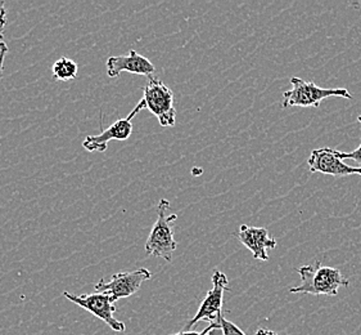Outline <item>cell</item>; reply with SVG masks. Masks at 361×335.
Wrapping results in <instances>:
<instances>
[{"label":"cell","instance_id":"obj_10","mask_svg":"<svg viewBox=\"0 0 361 335\" xmlns=\"http://www.w3.org/2000/svg\"><path fill=\"white\" fill-rule=\"evenodd\" d=\"M107 75L109 78H117L123 73L135 74L151 76L156 73V67L145 56L131 49L128 56H114L107 59Z\"/></svg>","mask_w":361,"mask_h":335},{"label":"cell","instance_id":"obj_1","mask_svg":"<svg viewBox=\"0 0 361 335\" xmlns=\"http://www.w3.org/2000/svg\"><path fill=\"white\" fill-rule=\"evenodd\" d=\"M297 272L301 276V285L289 289L293 294L334 297L338 294L340 288H347L350 285V281L340 271L323 266L320 261L302 266L297 269Z\"/></svg>","mask_w":361,"mask_h":335},{"label":"cell","instance_id":"obj_6","mask_svg":"<svg viewBox=\"0 0 361 335\" xmlns=\"http://www.w3.org/2000/svg\"><path fill=\"white\" fill-rule=\"evenodd\" d=\"M229 280L224 272L220 270L214 271L212 275V289H209L206 297L202 300L201 306L198 308L197 314L192 320H189L184 330L189 331V329L193 328L195 324L200 321L207 322H216L219 316L223 312V302H224V293L228 290Z\"/></svg>","mask_w":361,"mask_h":335},{"label":"cell","instance_id":"obj_18","mask_svg":"<svg viewBox=\"0 0 361 335\" xmlns=\"http://www.w3.org/2000/svg\"><path fill=\"white\" fill-rule=\"evenodd\" d=\"M255 335H278L276 333H274L273 330H269V329H259L257 331H256V334Z\"/></svg>","mask_w":361,"mask_h":335},{"label":"cell","instance_id":"obj_3","mask_svg":"<svg viewBox=\"0 0 361 335\" xmlns=\"http://www.w3.org/2000/svg\"><path fill=\"white\" fill-rule=\"evenodd\" d=\"M292 89L283 93V109L298 107H319L320 102L329 97H343L353 100V95L345 88H320L314 81H306L300 78H290Z\"/></svg>","mask_w":361,"mask_h":335},{"label":"cell","instance_id":"obj_15","mask_svg":"<svg viewBox=\"0 0 361 335\" xmlns=\"http://www.w3.org/2000/svg\"><path fill=\"white\" fill-rule=\"evenodd\" d=\"M7 26V11L6 3L0 0V45L4 44V29Z\"/></svg>","mask_w":361,"mask_h":335},{"label":"cell","instance_id":"obj_2","mask_svg":"<svg viewBox=\"0 0 361 335\" xmlns=\"http://www.w3.org/2000/svg\"><path fill=\"white\" fill-rule=\"evenodd\" d=\"M170 209V201L166 199L159 200L157 206L159 217L153 225L152 231L145 242V253L149 257L164 258L167 262L173 261V252L178 248V242L173 237L171 223L178 219L176 214H167Z\"/></svg>","mask_w":361,"mask_h":335},{"label":"cell","instance_id":"obj_7","mask_svg":"<svg viewBox=\"0 0 361 335\" xmlns=\"http://www.w3.org/2000/svg\"><path fill=\"white\" fill-rule=\"evenodd\" d=\"M143 109H147L145 100L142 98L137 102L135 109L131 111L126 117L118 119L114 124L109 127L106 131H102L98 136H87L82 141V147L89 153H106L109 141H126L133 133V119L137 117Z\"/></svg>","mask_w":361,"mask_h":335},{"label":"cell","instance_id":"obj_9","mask_svg":"<svg viewBox=\"0 0 361 335\" xmlns=\"http://www.w3.org/2000/svg\"><path fill=\"white\" fill-rule=\"evenodd\" d=\"M311 173H323L333 177L361 175V168L350 167L340 158V151L323 147L314 150L307 160Z\"/></svg>","mask_w":361,"mask_h":335},{"label":"cell","instance_id":"obj_5","mask_svg":"<svg viewBox=\"0 0 361 335\" xmlns=\"http://www.w3.org/2000/svg\"><path fill=\"white\" fill-rule=\"evenodd\" d=\"M63 297L81 308H84L87 312L94 315L95 317H98L99 320L106 322L114 331L126 330V325L114 317V314L116 312L115 300L109 294L93 293V294L76 295L71 293L63 292Z\"/></svg>","mask_w":361,"mask_h":335},{"label":"cell","instance_id":"obj_16","mask_svg":"<svg viewBox=\"0 0 361 335\" xmlns=\"http://www.w3.org/2000/svg\"><path fill=\"white\" fill-rule=\"evenodd\" d=\"M340 158L342 160H354L356 163H359L361 165V143L360 146L357 147L356 150H354L353 153H341L340 151Z\"/></svg>","mask_w":361,"mask_h":335},{"label":"cell","instance_id":"obj_8","mask_svg":"<svg viewBox=\"0 0 361 335\" xmlns=\"http://www.w3.org/2000/svg\"><path fill=\"white\" fill-rule=\"evenodd\" d=\"M151 277L152 274L147 269L118 272L111 277L109 281H104L102 278L94 286L95 293H106L117 302L118 299L129 298L134 295L140 289L142 284L147 280H151Z\"/></svg>","mask_w":361,"mask_h":335},{"label":"cell","instance_id":"obj_12","mask_svg":"<svg viewBox=\"0 0 361 335\" xmlns=\"http://www.w3.org/2000/svg\"><path fill=\"white\" fill-rule=\"evenodd\" d=\"M79 66L71 59L62 57L51 66L53 78L58 81H73L78 78Z\"/></svg>","mask_w":361,"mask_h":335},{"label":"cell","instance_id":"obj_17","mask_svg":"<svg viewBox=\"0 0 361 335\" xmlns=\"http://www.w3.org/2000/svg\"><path fill=\"white\" fill-rule=\"evenodd\" d=\"M9 49H8L7 44H1L0 45V81H1V76H3V69H4V59Z\"/></svg>","mask_w":361,"mask_h":335},{"label":"cell","instance_id":"obj_4","mask_svg":"<svg viewBox=\"0 0 361 335\" xmlns=\"http://www.w3.org/2000/svg\"><path fill=\"white\" fill-rule=\"evenodd\" d=\"M143 100L147 109L159 119L162 127H173L176 123V109L173 106V93L170 88L157 78H149L143 88Z\"/></svg>","mask_w":361,"mask_h":335},{"label":"cell","instance_id":"obj_13","mask_svg":"<svg viewBox=\"0 0 361 335\" xmlns=\"http://www.w3.org/2000/svg\"><path fill=\"white\" fill-rule=\"evenodd\" d=\"M216 324L220 327V329H221L223 335H246L235 324H233L231 321L226 320L223 315L219 316Z\"/></svg>","mask_w":361,"mask_h":335},{"label":"cell","instance_id":"obj_19","mask_svg":"<svg viewBox=\"0 0 361 335\" xmlns=\"http://www.w3.org/2000/svg\"><path fill=\"white\" fill-rule=\"evenodd\" d=\"M357 122H359V123H361V115L360 117H357Z\"/></svg>","mask_w":361,"mask_h":335},{"label":"cell","instance_id":"obj_14","mask_svg":"<svg viewBox=\"0 0 361 335\" xmlns=\"http://www.w3.org/2000/svg\"><path fill=\"white\" fill-rule=\"evenodd\" d=\"M217 330H220V327L217 325L216 322H212V324H209V327H207L206 329H203V331L201 333H198V331H179V333H176V334L171 335H221Z\"/></svg>","mask_w":361,"mask_h":335},{"label":"cell","instance_id":"obj_11","mask_svg":"<svg viewBox=\"0 0 361 335\" xmlns=\"http://www.w3.org/2000/svg\"><path fill=\"white\" fill-rule=\"evenodd\" d=\"M238 239L251 253L255 259L267 261V249H275L278 242L270 237L269 231L262 227H251L242 225L239 227Z\"/></svg>","mask_w":361,"mask_h":335}]
</instances>
